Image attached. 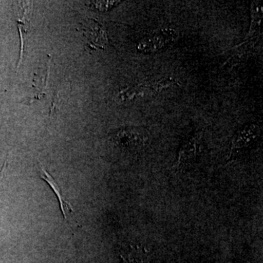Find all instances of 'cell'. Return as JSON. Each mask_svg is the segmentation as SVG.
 I'll return each mask as SVG.
<instances>
[{"label":"cell","mask_w":263,"mask_h":263,"mask_svg":"<svg viewBox=\"0 0 263 263\" xmlns=\"http://www.w3.org/2000/svg\"><path fill=\"white\" fill-rule=\"evenodd\" d=\"M260 133V128L256 124H247L240 128L232 138L228 162L233 160L240 151L257 141Z\"/></svg>","instance_id":"cell-4"},{"label":"cell","mask_w":263,"mask_h":263,"mask_svg":"<svg viewBox=\"0 0 263 263\" xmlns=\"http://www.w3.org/2000/svg\"><path fill=\"white\" fill-rule=\"evenodd\" d=\"M149 140L148 132L144 128H131L119 132L117 141L127 146H141L146 144Z\"/></svg>","instance_id":"cell-6"},{"label":"cell","mask_w":263,"mask_h":263,"mask_svg":"<svg viewBox=\"0 0 263 263\" xmlns=\"http://www.w3.org/2000/svg\"><path fill=\"white\" fill-rule=\"evenodd\" d=\"M120 2L118 1H98L94 2L92 5H94L97 9L100 11H108L109 10L112 9L114 7L119 4Z\"/></svg>","instance_id":"cell-9"},{"label":"cell","mask_w":263,"mask_h":263,"mask_svg":"<svg viewBox=\"0 0 263 263\" xmlns=\"http://www.w3.org/2000/svg\"><path fill=\"white\" fill-rule=\"evenodd\" d=\"M251 21L250 28L248 34L245 37L243 42L252 43L256 45L259 42L262 35V22L263 8L262 4L258 2H253L251 4Z\"/></svg>","instance_id":"cell-5"},{"label":"cell","mask_w":263,"mask_h":263,"mask_svg":"<svg viewBox=\"0 0 263 263\" xmlns=\"http://www.w3.org/2000/svg\"><path fill=\"white\" fill-rule=\"evenodd\" d=\"M123 263H147L148 254L144 249L130 246L121 255Z\"/></svg>","instance_id":"cell-8"},{"label":"cell","mask_w":263,"mask_h":263,"mask_svg":"<svg viewBox=\"0 0 263 263\" xmlns=\"http://www.w3.org/2000/svg\"><path fill=\"white\" fill-rule=\"evenodd\" d=\"M40 165V176H41V179L46 181V182L50 185L53 191L56 194L57 198H58L59 201H60V207H61V210L62 214H63L64 219L65 220H67V212H73V209H72V205L70 202H67V200L64 198L63 195L61 191L60 186L58 183L55 181V179L48 173L47 171L45 170L43 164L39 162Z\"/></svg>","instance_id":"cell-7"},{"label":"cell","mask_w":263,"mask_h":263,"mask_svg":"<svg viewBox=\"0 0 263 263\" xmlns=\"http://www.w3.org/2000/svg\"><path fill=\"white\" fill-rule=\"evenodd\" d=\"M177 37V33L174 29H161L140 41L137 46V49L142 53H155L174 43Z\"/></svg>","instance_id":"cell-3"},{"label":"cell","mask_w":263,"mask_h":263,"mask_svg":"<svg viewBox=\"0 0 263 263\" xmlns=\"http://www.w3.org/2000/svg\"><path fill=\"white\" fill-rule=\"evenodd\" d=\"M202 137L203 131L200 130L195 132L185 140L178 152L177 159L174 165V170L181 171L196 159L201 150Z\"/></svg>","instance_id":"cell-2"},{"label":"cell","mask_w":263,"mask_h":263,"mask_svg":"<svg viewBox=\"0 0 263 263\" xmlns=\"http://www.w3.org/2000/svg\"><path fill=\"white\" fill-rule=\"evenodd\" d=\"M179 85L174 79H163L156 81H148L124 90L118 95L119 101L129 102L154 96L164 89Z\"/></svg>","instance_id":"cell-1"}]
</instances>
